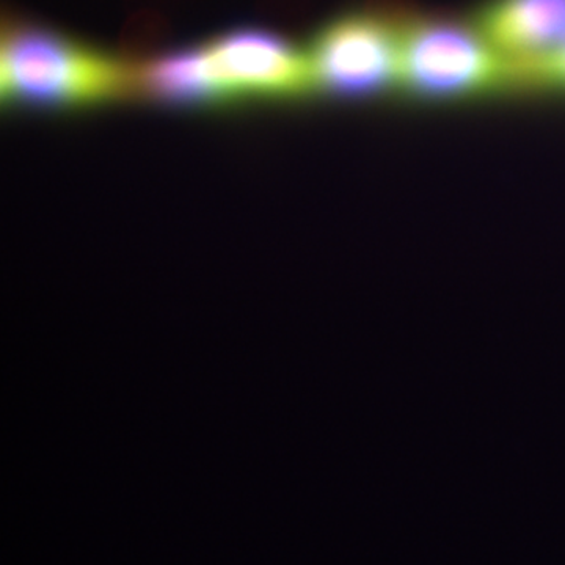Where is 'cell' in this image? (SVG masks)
<instances>
[{
  "mask_svg": "<svg viewBox=\"0 0 565 565\" xmlns=\"http://www.w3.org/2000/svg\"><path fill=\"white\" fill-rule=\"evenodd\" d=\"M0 98L7 109L43 114L137 102L139 71L66 33L9 18L0 46Z\"/></svg>",
  "mask_w": 565,
  "mask_h": 565,
  "instance_id": "cell-1",
  "label": "cell"
},
{
  "mask_svg": "<svg viewBox=\"0 0 565 565\" xmlns=\"http://www.w3.org/2000/svg\"><path fill=\"white\" fill-rule=\"evenodd\" d=\"M511 90V70L473 24L416 14L403 32L399 92L412 102H473Z\"/></svg>",
  "mask_w": 565,
  "mask_h": 565,
  "instance_id": "cell-2",
  "label": "cell"
},
{
  "mask_svg": "<svg viewBox=\"0 0 565 565\" xmlns=\"http://www.w3.org/2000/svg\"><path fill=\"white\" fill-rule=\"evenodd\" d=\"M411 20L367 6L326 22L307 47L313 92L359 103L399 90L403 32Z\"/></svg>",
  "mask_w": 565,
  "mask_h": 565,
  "instance_id": "cell-3",
  "label": "cell"
},
{
  "mask_svg": "<svg viewBox=\"0 0 565 565\" xmlns=\"http://www.w3.org/2000/svg\"><path fill=\"white\" fill-rule=\"evenodd\" d=\"M200 51L215 109L315 95L307 50L280 33L243 25L200 43Z\"/></svg>",
  "mask_w": 565,
  "mask_h": 565,
  "instance_id": "cell-4",
  "label": "cell"
},
{
  "mask_svg": "<svg viewBox=\"0 0 565 565\" xmlns=\"http://www.w3.org/2000/svg\"><path fill=\"white\" fill-rule=\"evenodd\" d=\"M471 24L509 63L526 61L565 39V0H487Z\"/></svg>",
  "mask_w": 565,
  "mask_h": 565,
  "instance_id": "cell-5",
  "label": "cell"
},
{
  "mask_svg": "<svg viewBox=\"0 0 565 565\" xmlns=\"http://www.w3.org/2000/svg\"><path fill=\"white\" fill-rule=\"evenodd\" d=\"M170 35L172 24L162 11L136 10L122 24L118 39V57L131 65H145L166 52Z\"/></svg>",
  "mask_w": 565,
  "mask_h": 565,
  "instance_id": "cell-6",
  "label": "cell"
},
{
  "mask_svg": "<svg viewBox=\"0 0 565 565\" xmlns=\"http://www.w3.org/2000/svg\"><path fill=\"white\" fill-rule=\"evenodd\" d=\"M509 70L514 90L565 95V39L535 57L509 63Z\"/></svg>",
  "mask_w": 565,
  "mask_h": 565,
  "instance_id": "cell-7",
  "label": "cell"
}]
</instances>
